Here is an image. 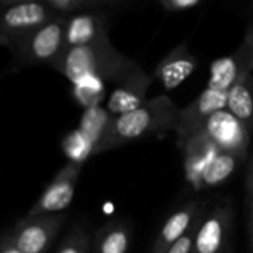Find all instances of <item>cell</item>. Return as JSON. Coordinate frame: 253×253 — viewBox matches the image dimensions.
I'll use <instances>...</instances> for the list:
<instances>
[{
    "label": "cell",
    "instance_id": "cell-1",
    "mask_svg": "<svg viewBox=\"0 0 253 253\" xmlns=\"http://www.w3.org/2000/svg\"><path fill=\"white\" fill-rule=\"evenodd\" d=\"M52 67L71 83L86 76H96L105 82L119 83L133 71L138 64L119 52L107 36L89 44L67 47Z\"/></svg>",
    "mask_w": 253,
    "mask_h": 253
},
{
    "label": "cell",
    "instance_id": "cell-2",
    "mask_svg": "<svg viewBox=\"0 0 253 253\" xmlns=\"http://www.w3.org/2000/svg\"><path fill=\"white\" fill-rule=\"evenodd\" d=\"M179 108L166 95L147 99L139 108L113 119L111 127L95 154L119 148L136 139L175 130Z\"/></svg>",
    "mask_w": 253,
    "mask_h": 253
},
{
    "label": "cell",
    "instance_id": "cell-3",
    "mask_svg": "<svg viewBox=\"0 0 253 253\" xmlns=\"http://www.w3.org/2000/svg\"><path fill=\"white\" fill-rule=\"evenodd\" d=\"M65 28L67 19L58 15L43 27L18 40L10 47L21 64L53 65L67 49Z\"/></svg>",
    "mask_w": 253,
    "mask_h": 253
},
{
    "label": "cell",
    "instance_id": "cell-4",
    "mask_svg": "<svg viewBox=\"0 0 253 253\" xmlns=\"http://www.w3.org/2000/svg\"><path fill=\"white\" fill-rule=\"evenodd\" d=\"M55 16H58V10L47 1H27L7 6L1 15V42L13 46Z\"/></svg>",
    "mask_w": 253,
    "mask_h": 253
},
{
    "label": "cell",
    "instance_id": "cell-5",
    "mask_svg": "<svg viewBox=\"0 0 253 253\" xmlns=\"http://www.w3.org/2000/svg\"><path fill=\"white\" fill-rule=\"evenodd\" d=\"M64 222L62 213L25 216L6 236L24 253H46Z\"/></svg>",
    "mask_w": 253,
    "mask_h": 253
},
{
    "label": "cell",
    "instance_id": "cell-6",
    "mask_svg": "<svg viewBox=\"0 0 253 253\" xmlns=\"http://www.w3.org/2000/svg\"><path fill=\"white\" fill-rule=\"evenodd\" d=\"M228 92L212 86L206 89L187 107L179 108L178 125H176V139L178 145L182 148L184 144L199 130L203 129L208 119L219 110L227 108Z\"/></svg>",
    "mask_w": 253,
    "mask_h": 253
},
{
    "label": "cell",
    "instance_id": "cell-7",
    "mask_svg": "<svg viewBox=\"0 0 253 253\" xmlns=\"http://www.w3.org/2000/svg\"><path fill=\"white\" fill-rule=\"evenodd\" d=\"M202 130L221 151L236 154L242 160L248 157L251 129L230 110L224 108L212 114Z\"/></svg>",
    "mask_w": 253,
    "mask_h": 253
},
{
    "label": "cell",
    "instance_id": "cell-8",
    "mask_svg": "<svg viewBox=\"0 0 253 253\" xmlns=\"http://www.w3.org/2000/svg\"><path fill=\"white\" fill-rule=\"evenodd\" d=\"M233 230V208L230 203H219L200 219L193 253H225L230 249Z\"/></svg>",
    "mask_w": 253,
    "mask_h": 253
},
{
    "label": "cell",
    "instance_id": "cell-9",
    "mask_svg": "<svg viewBox=\"0 0 253 253\" xmlns=\"http://www.w3.org/2000/svg\"><path fill=\"white\" fill-rule=\"evenodd\" d=\"M83 165L68 162L47 184L43 190L42 196L31 206L25 216H39V215H50L58 213L68 208L74 199V191L77 181L80 178Z\"/></svg>",
    "mask_w": 253,
    "mask_h": 253
},
{
    "label": "cell",
    "instance_id": "cell-10",
    "mask_svg": "<svg viewBox=\"0 0 253 253\" xmlns=\"http://www.w3.org/2000/svg\"><path fill=\"white\" fill-rule=\"evenodd\" d=\"M252 73L253 28H251L237 50L212 62L208 86L228 92L236 82Z\"/></svg>",
    "mask_w": 253,
    "mask_h": 253
},
{
    "label": "cell",
    "instance_id": "cell-11",
    "mask_svg": "<svg viewBox=\"0 0 253 253\" xmlns=\"http://www.w3.org/2000/svg\"><path fill=\"white\" fill-rule=\"evenodd\" d=\"M151 83L153 76L138 65L119 82L117 87L108 96L107 110L110 114L116 117L139 108L147 101V92Z\"/></svg>",
    "mask_w": 253,
    "mask_h": 253
},
{
    "label": "cell",
    "instance_id": "cell-12",
    "mask_svg": "<svg viewBox=\"0 0 253 253\" xmlns=\"http://www.w3.org/2000/svg\"><path fill=\"white\" fill-rule=\"evenodd\" d=\"M206 212L205 203L188 202L176 212H173L168 221L163 224L159 236L154 240L151 253H166L170 246H173L181 237H184L194 222Z\"/></svg>",
    "mask_w": 253,
    "mask_h": 253
},
{
    "label": "cell",
    "instance_id": "cell-13",
    "mask_svg": "<svg viewBox=\"0 0 253 253\" xmlns=\"http://www.w3.org/2000/svg\"><path fill=\"white\" fill-rule=\"evenodd\" d=\"M182 151L187 182L194 190H199L203 172L221 150L211 141V138L203 130H199L184 144Z\"/></svg>",
    "mask_w": 253,
    "mask_h": 253
},
{
    "label": "cell",
    "instance_id": "cell-14",
    "mask_svg": "<svg viewBox=\"0 0 253 253\" xmlns=\"http://www.w3.org/2000/svg\"><path fill=\"white\" fill-rule=\"evenodd\" d=\"M197 68V58L188 50L185 44L175 47L156 67L153 77H156L166 90H172L184 83Z\"/></svg>",
    "mask_w": 253,
    "mask_h": 253
},
{
    "label": "cell",
    "instance_id": "cell-15",
    "mask_svg": "<svg viewBox=\"0 0 253 253\" xmlns=\"http://www.w3.org/2000/svg\"><path fill=\"white\" fill-rule=\"evenodd\" d=\"M107 37L105 21L95 13H77L67 19L65 43L67 47L83 46Z\"/></svg>",
    "mask_w": 253,
    "mask_h": 253
},
{
    "label": "cell",
    "instance_id": "cell-16",
    "mask_svg": "<svg viewBox=\"0 0 253 253\" xmlns=\"http://www.w3.org/2000/svg\"><path fill=\"white\" fill-rule=\"evenodd\" d=\"M132 230L125 221L102 225L92 239V253H129Z\"/></svg>",
    "mask_w": 253,
    "mask_h": 253
},
{
    "label": "cell",
    "instance_id": "cell-17",
    "mask_svg": "<svg viewBox=\"0 0 253 253\" xmlns=\"http://www.w3.org/2000/svg\"><path fill=\"white\" fill-rule=\"evenodd\" d=\"M227 110L240 119L249 129L253 127V73L242 77L228 90Z\"/></svg>",
    "mask_w": 253,
    "mask_h": 253
},
{
    "label": "cell",
    "instance_id": "cell-18",
    "mask_svg": "<svg viewBox=\"0 0 253 253\" xmlns=\"http://www.w3.org/2000/svg\"><path fill=\"white\" fill-rule=\"evenodd\" d=\"M240 162H243V160L239 156L225 153V151H219L215 156V159L211 162V165L206 168V170L203 172L200 184H199V190L213 188V187H218V185L224 184L225 181H228L230 176L237 169Z\"/></svg>",
    "mask_w": 253,
    "mask_h": 253
},
{
    "label": "cell",
    "instance_id": "cell-19",
    "mask_svg": "<svg viewBox=\"0 0 253 253\" xmlns=\"http://www.w3.org/2000/svg\"><path fill=\"white\" fill-rule=\"evenodd\" d=\"M113 119L114 116H111L110 111L102 108L101 105L84 110L79 129L93 142L95 153L98 147L102 144V141L105 139V136L108 135Z\"/></svg>",
    "mask_w": 253,
    "mask_h": 253
},
{
    "label": "cell",
    "instance_id": "cell-20",
    "mask_svg": "<svg viewBox=\"0 0 253 253\" xmlns=\"http://www.w3.org/2000/svg\"><path fill=\"white\" fill-rule=\"evenodd\" d=\"M73 99L84 110L99 105L105 98V80L96 76H86L71 83Z\"/></svg>",
    "mask_w": 253,
    "mask_h": 253
},
{
    "label": "cell",
    "instance_id": "cell-21",
    "mask_svg": "<svg viewBox=\"0 0 253 253\" xmlns=\"http://www.w3.org/2000/svg\"><path fill=\"white\" fill-rule=\"evenodd\" d=\"M62 150L67 154V157L70 159L68 162H74V163H80V165H84V162L90 156L95 154L93 142L80 129L70 132L64 138Z\"/></svg>",
    "mask_w": 253,
    "mask_h": 253
},
{
    "label": "cell",
    "instance_id": "cell-22",
    "mask_svg": "<svg viewBox=\"0 0 253 253\" xmlns=\"http://www.w3.org/2000/svg\"><path fill=\"white\" fill-rule=\"evenodd\" d=\"M56 253H92V239L82 224H76L62 239Z\"/></svg>",
    "mask_w": 253,
    "mask_h": 253
},
{
    "label": "cell",
    "instance_id": "cell-23",
    "mask_svg": "<svg viewBox=\"0 0 253 253\" xmlns=\"http://www.w3.org/2000/svg\"><path fill=\"white\" fill-rule=\"evenodd\" d=\"M206 213V212H205ZM203 213V215H205ZM203 215L194 222V225L190 228V231L184 236V237H181L173 246H170L169 249H168V252L166 253H193V246H194V236H196V230H197V225H199V222H200V219L203 218Z\"/></svg>",
    "mask_w": 253,
    "mask_h": 253
},
{
    "label": "cell",
    "instance_id": "cell-24",
    "mask_svg": "<svg viewBox=\"0 0 253 253\" xmlns=\"http://www.w3.org/2000/svg\"><path fill=\"white\" fill-rule=\"evenodd\" d=\"M159 1L166 10L179 12V10H187L190 7H194L203 0H159Z\"/></svg>",
    "mask_w": 253,
    "mask_h": 253
},
{
    "label": "cell",
    "instance_id": "cell-25",
    "mask_svg": "<svg viewBox=\"0 0 253 253\" xmlns=\"http://www.w3.org/2000/svg\"><path fill=\"white\" fill-rule=\"evenodd\" d=\"M86 0H47L50 6H53L56 10H73L79 6H82Z\"/></svg>",
    "mask_w": 253,
    "mask_h": 253
},
{
    "label": "cell",
    "instance_id": "cell-26",
    "mask_svg": "<svg viewBox=\"0 0 253 253\" xmlns=\"http://www.w3.org/2000/svg\"><path fill=\"white\" fill-rule=\"evenodd\" d=\"M0 253H24V252H22L18 246H15V245L9 240V237L4 234V236H3V239H1Z\"/></svg>",
    "mask_w": 253,
    "mask_h": 253
},
{
    "label": "cell",
    "instance_id": "cell-27",
    "mask_svg": "<svg viewBox=\"0 0 253 253\" xmlns=\"http://www.w3.org/2000/svg\"><path fill=\"white\" fill-rule=\"evenodd\" d=\"M246 190H248V202L253 199V159L248 172V178H246Z\"/></svg>",
    "mask_w": 253,
    "mask_h": 253
},
{
    "label": "cell",
    "instance_id": "cell-28",
    "mask_svg": "<svg viewBox=\"0 0 253 253\" xmlns=\"http://www.w3.org/2000/svg\"><path fill=\"white\" fill-rule=\"evenodd\" d=\"M248 227H249L251 248H252V253H253V199L252 200H249V222H248Z\"/></svg>",
    "mask_w": 253,
    "mask_h": 253
},
{
    "label": "cell",
    "instance_id": "cell-29",
    "mask_svg": "<svg viewBox=\"0 0 253 253\" xmlns=\"http://www.w3.org/2000/svg\"><path fill=\"white\" fill-rule=\"evenodd\" d=\"M27 1H47V0H1V4L4 7L16 4V3H27Z\"/></svg>",
    "mask_w": 253,
    "mask_h": 253
},
{
    "label": "cell",
    "instance_id": "cell-30",
    "mask_svg": "<svg viewBox=\"0 0 253 253\" xmlns=\"http://www.w3.org/2000/svg\"><path fill=\"white\" fill-rule=\"evenodd\" d=\"M225 253H233V251H231V248H230V249H228V251H227V252Z\"/></svg>",
    "mask_w": 253,
    "mask_h": 253
}]
</instances>
